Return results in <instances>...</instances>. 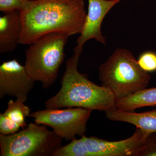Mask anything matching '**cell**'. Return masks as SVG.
<instances>
[{"label": "cell", "mask_w": 156, "mask_h": 156, "mask_svg": "<svg viewBox=\"0 0 156 156\" xmlns=\"http://www.w3.org/2000/svg\"><path fill=\"white\" fill-rule=\"evenodd\" d=\"M20 44L30 45L48 34H81L87 14L83 0H29L20 11Z\"/></svg>", "instance_id": "1"}, {"label": "cell", "mask_w": 156, "mask_h": 156, "mask_svg": "<svg viewBox=\"0 0 156 156\" xmlns=\"http://www.w3.org/2000/svg\"><path fill=\"white\" fill-rule=\"evenodd\" d=\"M83 51L74 49V54L66 61L61 88L45 102L46 108L78 107L104 112L116 108L117 98L113 92L92 83L86 75L78 70L79 58Z\"/></svg>", "instance_id": "2"}, {"label": "cell", "mask_w": 156, "mask_h": 156, "mask_svg": "<svg viewBox=\"0 0 156 156\" xmlns=\"http://www.w3.org/2000/svg\"><path fill=\"white\" fill-rule=\"evenodd\" d=\"M98 79L101 86L110 90L118 100L147 88L151 76L130 50L118 48L99 66Z\"/></svg>", "instance_id": "3"}, {"label": "cell", "mask_w": 156, "mask_h": 156, "mask_svg": "<svg viewBox=\"0 0 156 156\" xmlns=\"http://www.w3.org/2000/svg\"><path fill=\"white\" fill-rule=\"evenodd\" d=\"M69 37L59 33L46 35L30 44L25 53V67L32 79L48 89L56 82L64 60Z\"/></svg>", "instance_id": "4"}, {"label": "cell", "mask_w": 156, "mask_h": 156, "mask_svg": "<svg viewBox=\"0 0 156 156\" xmlns=\"http://www.w3.org/2000/svg\"><path fill=\"white\" fill-rule=\"evenodd\" d=\"M62 140L44 125L30 123L14 134H0L1 156H53Z\"/></svg>", "instance_id": "5"}, {"label": "cell", "mask_w": 156, "mask_h": 156, "mask_svg": "<svg viewBox=\"0 0 156 156\" xmlns=\"http://www.w3.org/2000/svg\"><path fill=\"white\" fill-rule=\"evenodd\" d=\"M147 136L136 128L127 139L110 141L83 135L56 151L53 156H137Z\"/></svg>", "instance_id": "6"}, {"label": "cell", "mask_w": 156, "mask_h": 156, "mask_svg": "<svg viewBox=\"0 0 156 156\" xmlns=\"http://www.w3.org/2000/svg\"><path fill=\"white\" fill-rule=\"evenodd\" d=\"M92 111L82 108H48L30 113L35 122L51 127L55 134L66 141L76 136H82L87 130V123Z\"/></svg>", "instance_id": "7"}, {"label": "cell", "mask_w": 156, "mask_h": 156, "mask_svg": "<svg viewBox=\"0 0 156 156\" xmlns=\"http://www.w3.org/2000/svg\"><path fill=\"white\" fill-rule=\"evenodd\" d=\"M36 81L30 76L24 66L17 59L4 62L0 66V98L6 95L26 101Z\"/></svg>", "instance_id": "8"}, {"label": "cell", "mask_w": 156, "mask_h": 156, "mask_svg": "<svg viewBox=\"0 0 156 156\" xmlns=\"http://www.w3.org/2000/svg\"><path fill=\"white\" fill-rule=\"evenodd\" d=\"M88 1V13L83 29L77 40V46L74 49L80 51H83L84 44L91 39L105 45L106 38L101 31L102 22L108 13L122 0Z\"/></svg>", "instance_id": "9"}, {"label": "cell", "mask_w": 156, "mask_h": 156, "mask_svg": "<svg viewBox=\"0 0 156 156\" xmlns=\"http://www.w3.org/2000/svg\"><path fill=\"white\" fill-rule=\"evenodd\" d=\"M26 101L18 98L10 100L4 113L0 114V134L9 135L18 132L27 126V117L30 115V109L24 104Z\"/></svg>", "instance_id": "10"}, {"label": "cell", "mask_w": 156, "mask_h": 156, "mask_svg": "<svg viewBox=\"0 0 156 156\" xmlns=\"http://www.w3.org/2000/svg\"><path fill=\"white\" fill-rule=\"evenodd\" d=\"M22 28L19 10L4 13L0 17V53L11 52L19 44Z\"/></svg>", "instance_id": "11"}, {"label": "cell", "mask_w": 156, "mask_h": 156, "mask_svg": "<svg viewBox=\"0 0 156 156\" xmlns=\"http://www.w3.org/2000/svg\"><path fill=\"white\" fill-rule=\"evenodd\" d=\"M105 113L108 119L132 124L141 130L147 136L156 132V109L136 113L115 108L107 111Z\"/></svg>", "instance_id": "12"}, {"label": "cell", "mask_w": 156, "mask_h": 156, "mask_svg": "<svg viewBox=\"0 0 156 156\" xmlns=\"http://www.w3.org/2000/svg\"><path fill=\"white\" fill-rule=\"evenodd\" d=\"M156 105V88L143 89L128 97L117 100L116 108L133 111L136 108Z\"/></svg>", "instance_id": "13"}, {"label": "cell", "mask_w": 156, "mask_h": 156, "mask_svg": "<svg viewBox=\"0 0 156 156\" xmlns=\"http://www.w3.org/2000/svg\"><path fill=\"white\" fill-rule=\"evenodd\" d=\"M137 62L144 71L152 73L156 71V53L152 51H147L140 54Z\"/></svg>", "instance_id": "14"}, {"label": "cell", "mask_w": 156, "mask_h": 156, "mask_svg": "<svg viewBox=\"0 0 156 156\" xmlns=\"http://www.w3.org/2000/svg\"><path fill=\"white\" fill-rule=\"evenodd\" d=\"M29 0H0V11L4 13L15 10L21 11L25 8Z\"/></svg>", "instance_id": "15"}, {"label": "cell", "mask_w": 156, "mask_h": 156, "mask_svg": "<svg viewBox=\"0 0 156 156\" xmlns=\"http://www.w3.org/2000/svg\"><path fill=\"white\" fill-rule=\"evenodd\" d=\"M137 156H156V132L146 137Z\"/></svg>", "instance_id": "16"}, {"label": "cell", "mask_w": 156, "mask_h": 156, "mask_svg": "<svg viewBox=\"0 0 156 156\" xmlns=\"http://www.w3.org/2000/svg\"><path fill=\"white\" fill-rule=\"evenodd\" d=\"M152 1H156V0H152Z\"/></svg>", "instance_id": "17"}]
</instances>
